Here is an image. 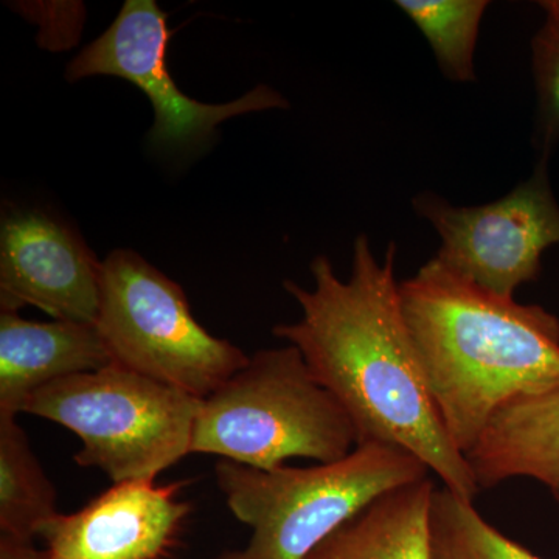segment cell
I'll return each mask as SVG.
<instances>
[{"instance_id":"277c9868","label":"cell","mask_w":559,"mask_h":559,"mask_svg":"<svg viewBox=\"0 0 559 559\" xmlns=\"http://www.w3.org/2000/svg\"><path fill=\"white\" fill-rule=\"evenodd\" d=\"M353 447L358 440L347 412L294 345L255 353L202 400L191 439V454L264 471L289 459L337 462Z\"/></svg>"},{"instance_id":"8992f818","label":"cell","mask_w":559,"mask_h":559,"mask_svg":"<svg viewBox=\"0 0 559 559\" xmlns=\"http://www.w3.org/2000/svg\"><path fill=\"white\" fill-rule=\"evenodd\" d=\"M95 326L114 362L200 400L250 358L200 325L178 283L130 249L114 250L103 261Z\"/></svg>"},{"instance_id":"5b68a950","label":"cell","mask_w":559,"mask_h":559,"mask_svg":"<svg viewBox=\"0 0 559 559\" xmlns=\"http://www.w3.org/2000/svg\"><path fill=\"white\" fill-rule=\"evenodd\" d=\"M202 400L112 364L51 382L25 401L22 414L58 423L83 443L81 468L114 484L156 480L191 454Z\"/></svg>"},{"instance_id":"5bb4252c","label":"cell","mask_w":559,"mask_h":559,"mask_svg":"<svg viewBox=\"0 0 559 559\" xmlns=\"http://www.w3.org/2000/svg\"><path fill=\"white\" fill-rule=\"evenodd\" d=\"M57 500L16 417L0 415V535L35 543L40 528L60 514Z\"/></svg>"},{"instance_id":"ac0fdd59","label":"cell","mask_w":559,"mask_h":559,"mask_svg":"<svg viewBox=\"0 0 559 559\" xmlns=\"http://www.w3.org/2000/svg\"><path fill=\"white\" fill-rule=\"evenodd\" d=\"M218 559H230V558H229V555L226 554V555H221V557Z\"/></svg>"},{"instance_id":"6da1fadb","label":"cell","mask_w":559,"mask_h":559,"mask_svg":"<svg viewBox=\"0 0 559 559\" xmlns=\"http://www.w3.org/2000/svg\"><path fill=\"white\" fill-rule=\"evenodd\" d=\"M396 245L378 261L367 235L353 246L352 275L341 280L325 255L311 263L314 288L286 280L300 305L299 322L272 333L300 349L314 377L334 396L359 444L411 452L462 499L480 491L430 396L417 349L401 310Z\"/></svg>"},{"instance_id":"9a60e30c","label":"cell","mask_w":559,"mask_h":559,"mask_svg":"<svg viewBox=\"0 0 559 559\" xmlns=\"http://www.w3.org/2000/svg\"><path fill=\"white\" fill-rule=\"evenodd\" d=\"M395 5L428 39L447 79L476 81L474 50L487 0H396Z\"/></svg>"},{"instance_id":"ba28073f","label":"cell","mask_w":559,"mask_h":559,"mask_svg":"<svg viewBox=\"0 0 559 559\" xmlns=\"http://www.w3.org/2000/svg\"><path fill=\"white\" fill-rule=\"evenodd\" d=\"M170 28L167 14L154 0H127L108 31L69 62L70 83L90 76H119L150 98L154 123L150 139L164 148H187L205 142L223 121L257 110L288 108L270 86H257L223 105L193 100L179 90L167 66Z\"/></svg>"},{"instance_id":"8fae6325","label":"cell","mask_w":559,"mask_h":559,"mask_svg":"<svg viewBox=\"0 0 559 559\" xmlns=\"http://www.w3.org/2000/svg\"><path fill=\"white\" fill-rule=\"evenodd\" d=\"M97 326L72 320L35 322L0 314V415L17 417L25 401L51 382L112 366Z\"/></svg>"},{"instance_id":"9c48e42d","label":"cell","mask_w":559,"mask_h":559,"mask_svg":"<svg viewBox=\"0 0 559 559\" xmlns=\"http://www.w3.org/2000/svg\"><path fill=\"white\" fill-rule=\"evenodd\" d=\"M103 261L61 221L39 210L3 215L0 227V308H39L55 320L95 325Z\"/></svg>"},{"instance_id":"52a82bcc","label":"cell","mask_w":559,"mask_h":559,"mask_svg":"<svg viewBox=\"0 0 559 559\" xmlns=\"http://www.w3.org/2000/svg\"><path fill=\"white\" fill-rule=\"evenodd\" d=\"M412 204L439 234L433 259L498 296L514 297L522 285L535 282L544 252L559 246V204L546 157H539L527 180L489 204L459 207L429 191Z\"/></svg>"},{"instance_id":"30bf717a","label":"cell","mask_w":559,"mask_h":559,"mask_svg":"<svg viewBox=\"0 0 559 559\" xmlns=\"http://www.w3.org/2000/svg\"><path fill=\"white\" fill-rule=\"evenodd\" d=\"M186 481L114 484L84 509L57 514L40 528L47 559H162L179 538L191 503L178 499Z\"/></svg>"},{"instance_id":"7a4b0ae2","label":"cell","mask_w":559,"mask_h":559,"mask_svg":"<svg viewBox=\"0 0 559 559\" xmlns=\"http://www.w3.org/2000/svg\"><path fill=\"white\" fill-rule=\"evenodd\" d=\"M401 310L444 428L468 454L511 401L559 385V319L432 259L400 283Z\"/></svg>"},{"instance_id":"3957f363","label":"cell","mask_w":559,"mask_h":559,"mask_svg":"<svg viewBox=\"0 0 559 559\" xmlns=\"http://www.w3.org/2000/svg\"><path fill=\"white\" fill-rule=\"evenodd\" d=\"M215 473L227 507L252 528L230 559H307L374 500L428 479L429 469L401 448L366 443L312 468L264 471L223 459Z\"/></svg>"},{"instance_id":"4fadbf2b","label":"cell","mask_w":559,"mask_h":559,"mask_svg":"<svg viewBox=\"0 0 559 559\" xmlns=\"http://www.w3.org/2000/svg\"><path fill=\"white\" fill-rule=\"evenodd\" d=\"M436 485L415 481L374 500L307 559H433L429 510Z\"/></svg>"},{"instance_id":"e0dca14e","label":"cell","mask_w":559,"mask_h":559,"mask_svg":"<svg viewBox=\"0 0 559 559\" xmlns=\"http://www.w3.org/2000/svg\"><path fill=\"white\" fill-rule=\"evenodd\" d=\"M546 13L532 40V69L536 87L535 143L549 159L559 145V0L539 2Z\"/></svg>"},{"instance_id":"2e32d148","label":"cell","mask_w":559,"mask_h":559,"mask_svg":"<svg viewBox=\"0 0 559 559\" xmlns=\"http://www.w3.org/2000/svg\"><path fill=\"white\" fill-rule=\"evenodd\" d=\"M433 559H544L488 524L451 489L433 491L429 510Z\"/></svg>"},{"instance_id":"7c38bea8","label":"cell","mask_w":559,"mask_h":559,"mask_svg":"<svg viewBox=\"0 0 559 559\" xmlns=\"http://www.w3.org/2000/svg\"><path fill=\"white\" fill-rule=\"evenodd\" d=\"M466 459L480 488L528 477L559 507V385L503 406Z\"/></svg>"}]
</instances>
